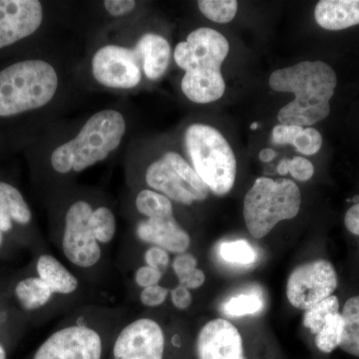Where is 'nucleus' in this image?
<instances>
[{"mask_svg": "<svg viewBox=\"0 0 359 359\" xmlns=\"http://www.w3.org/2000/svg\"><path fill=\"white\" fill-rule=\"evenodd\" d=\"M259 160L262 162L269 163L271 161H273L276 157V151L271 148H266L263 149V150L259 152Z\"/></svg>", "mask_w": 359, "mask_h": 359, "instance_id": "obj_40", "label": "nucleus"}, {"mask_svg": "<svg viewBox=\"0 0 359 359\" xmlns=\"http://www.w3.org/2000/svg\"><path fill=\"white\" fill-rule=\"evenodd\" d=\"M198 6L205 18L217 23L230 22L238 11L236 0H201Z\"/></svg>", "mask_w": 359, "mask_h": 359, "instance_id": "obj_28", "label": "nucleus"}, {"mask_svg": "<svg viewBox=\"0 0 359 359\" xmlns=\"http://www.w3.org/2000/svg\"><path fill=\"white\" fill-rule=\"evenodd\" d=\"M146 184L168 199L187 205L207 199L210 190L181 155L168 152L148 167Z\"/></svg>", "mask_w": 359, "mask_h": 359, "instance_id": "obj_9", "label": "nucleus"}, {"mask_svg": "<svg viewBox=\"0 0 359 359\" xmlns=\"http://www.w3.org/2000/svg\"><path fill=\"white\" fill-rule=\"evenodd\" d=\"M304 127L295 126V125H278L273 130V144L276 145H294L295 138L301 133Z\"/></svg>", "mask_w": 359, "mask_h": 359, "instance_id": "obj_34", "label": "nucleus"}, {"mask_svg": "<svg viewBox=\"0 0 359 359\" xmlns=\"http://www.w3.org/2000/svg\"><path fill=\"white\" fill-rule=\"evenodd\" d=\"M169 294V290L162 287V285H157L141 290L139 299L146 308H158L167 301Z\"/></svg>", "mask_w": 359, "mask_h": 359, "instance_id": "obj_31", "label": "nucleus"}, {"mask_svg": "<svg viewBox=\"0 0 359 359\" xmlns=\"http://www.w3.org/2000/svg\"><path fill=\"white\" fill-rule=\"evenodd\" d=\"M57 87V73L46 61L14 63L0 71V116L43 107L55 95Z\"/></svg>", "mask_w": 359, "mask_h": 359, "instance_id": "obj_5", "label": "nucleus"}, {"mask_svg": "<svg viewBox=\"0 0 359 359\" xmlns=\"http://www.w3.org/2000/svg\"><path fill=\"white\" fill-rule=\"evenodd\" d=\"M2 244H4V233L0 231V248H1Z\"/></svg>", "mask_w": 359, "mask_h": 359, "instance_id": "obj_43", "label": "nucleus"}, {"mask_svg": "<svg viewBox=\"0 0 359 359\" xmlns=\"http://www.w3.org/2000/svg\"><path fill=\"white\" fill-rule=\"evenodd\" d=\"M104 7L110 15L118 18V16H123L131 13L136 7V1L134 0H106L104 1Z\"/></svg>", "mask_w": 359, "mask_h": 359, "instance_id": "obj_37", "label": "nucleus"}, {"mask_svg": "<svg viewBox=\"0 0 359 359\" xmlns=\"http://www.w3.org/2000/svg\"><path fill=\"white\" fill-rule=\"evenodd\" d=\"M344 334V318L341 313H337L328 316L323 327L314 337V344L320 353H332L339 348Z\"/></svg>", "mask_w": 359, "mask_h": 359, "instance_id": "obj_24", "label": "nucleus"}, {"mask_svg": "<svg viewBox=\"0 0 359 359\" xmlns=\"http://www.w3.org/2000/svg\"><path fill=\"white\" fill-rule=\"evenodd\" d=\"M339 280L334 266L325 259H316L297 266L287 283V297L294 308L306 311L334 294Z\"/></svg>", "mask_w": 359, "mask_h": 359, "instance_id": "obj_12", "label": "nucleus"}, {"mask_svg": "<svg viewBox=\"0 0 359 359\" xmlns=\"http://www.w3.org/2000/svg\"><path fill=\"white\" fill-rule=\"evenodd\" d=\"M92 212L93 208L85 201L73 203L66 212L61 250L76 268H94L102 259V248L90 226Z\"/></svg>", "mask_w": 359, "mask_h": 359, "instance_id": "obj_11", "label": "nucleus"}, {"mask_svg": "<svg viewBox=\"0 0 359 359\" xmlns=\"http://www.w3.org/2000/svg\"><path fill=\"white\" fill-rule=\"evenodd\" d=\"M229 50L230 45L226 37L207 27L194 30L186 41L177 45L174 59L185 71L181 87L189 100L211 103L224 95L226 84L221 66Z\"/></svg>", "mask_w": 359, "mask_h": 359, "instance_id": "obj_2", "label": "nucleus"}, {"mask_svg": "<svg viewBox=\"0 0 359 359\" xmlns=\"http://www.w3.org/2000/svg\"><path fill=\"white\" fill-rule=\"evenodd\" d=\"M337 313H339V297L332 294L304 311L302 323L311 334L316 335L323 327L328 316Z\"/></svg>", "mask_w": 359, "mask_h": 359, "instance_id": "obj_25", "label": "nucleus"}, {"mask_svg": "<svg viewBox=\"0 0 359 359\" xmlns=\"http://www.w3.org/2000/svg\"><path fill=\"white\" fill-rule=\"evenodd\" d=\"M205 282V275L204 271L197 268L191 271L183 280H180L179 285H184L187 289L193 290L200 289Z\"/></svg>", "mask_w": 359, "mask_h": 359, "instance_id": "obj_38", "label": "nucleus"}, {"mask_svg": "<svg viewBox=\"0 0 359 359\" xmlns=\"http://www.w3.org/2000/svg\"><path fill=\"white\" fill-rule=\"evenodd\" d=\"M198 268V259L191 252H185L176 255L172 263V269L178 280H183L191 271Z\"/></svg>", "mask_w": 359, "mask_h": 359, "instance_id": "obj_33", "label": "nucleus"}, {"mask_svg": "<svg viewBox=\"0 0 359 359\" xmlns=\"http://www.w3.org/2000/svg\"><path fill=\"white\" fill-rule=\"evenodd\" d=\"M292 146L301 154L314 155L320 150L321 146H323V137L318 130L308 127L297 135Z\"/></svg>", "mask_w": 359, "mask_h": 359, "instance_id": "obj_29", "label": "nucleus"}, {"mask_svg": "<svg viewBox=\"0 0 359 359\" xmlns=\"http://www.w3.org/2000/svg\"><path fill=\"white\" fill-rule=\"evenodd\" d=\"M183 349V339L171 334L161 321L152 316L134 318L116 334L113 359H175Z\"/></svg>", "mask_w": 359, "mask_h": 359, "instance_id": "obj_8", "label": "nucleus"}, {"mask_svg": "<svg viewBox=\"0 0 359 359\" xmlns=\"http://www.w3.org/2000/svg\"><path fill=\"white\" fill-rule=\"evenodd\" d=\"M185 145L194 169L209 190L218 196L230 192L237 177V160L223 135L209 125H191Z\"/></svg>", "mask_w": 359, "mask_h": 359, "instance_id": "obj_7", "label": "nucleus"}, {"mask_svg": "<svg viewBox=\"0 0 359 359\" xmlns=\"http://www.w3.org/2000/svg\"><path fill=\"white\" fill-rule=\"evenodd\" d=\"M171 302L173 306L179 311H186L192 306L193 295L191 290L184 285H178L170 292Z\"/></svg>", "mask_w": 359, "mask_h": 359, "instance_id": "obj_36", "label": "nucleus"}, {"mask_svg": "<svg viewBox=\"0 0 359 359\" xmlns=\"http://www.w3.org/2000/svg\"><path fill=\"white\" fill-rule=\"evenodd\" d=\"M289 173L297 181H309L313 178L314 174L313 163L304 157H294L290 160Z\"/></svg>", "mask_w": 359, "mask_h": 359, "instance_id": "obj_35", "label": "nucleus"}, {"mask_svg": "<svg viewBox=\"0 0 359 359\" xmlns=\"http://www.w3.org/2000/svg\"><path fill=\"white\" fill-rule=\"evenodd\" d=\"M344 224L353 235L359 236V203L353 205L344 216Z\"/></svg>", "mask_w": 359, "mask_h": 359, "instance_id": "obj_39", "label": "nucleus"}, {"mask_svg": "<svg viewBox=\"0 0 359 359\" xmlns=\"http://www.w3.org/2000/svg\"><path fill=\"white\" fill-rule=\"evenodd\" d=\"M92 73L98 83L108 88H134L142 80L140 59L135 49L106 45L94 54Z\"/></svg>", "mask_w": 359, "mask_h": 359, "instance_id": "obj_13", "label": "nucleus"}, {"mask_svg": "<svg viewBox=\"0 0 359 359\" xmlns=\"http://www.w3.org/2000/svg\"><path fill=\"white\" fill-rule=\"evenodd\" d=\"M37 276L50 287L54 294L69 295L79 289V280L58 259L40 255L36 261Z\"/></svg>", "mask_w": 359, "mask_h": 359, "instance_id": "obj_19", "label": "nucleus"}, {"mask_svg": "<svg viewBox=\"0 0 359 359\" xmlns=\"http://www.w3.org/2000/svg\"><path fill=\"white\" fill-rule=\"evenodd\" d=\"M337 74L323 61H302L275 71L269 86L278 92H292L295 99L280 110L283 125L311 126L330 115V101L337 87Z\"/></svg>", "mask_w": 359, "mask_h": 359, "instance_id": "obj_1", "label": "nucleus"}, {"mask_svg": "<svg viewBox=\"0 0 359 359\" xmlns=\"http://www.w3.org/2000/svg\"><path fill=\"white\" fill-rule=\"evenodd\" d=\"M0 359H6V351L1 344H0Z\"/></svg>", "mask_w": 359, "mask_h": 359, "instance_id": "obj_42", "label": "nucleus"}, {"mask_svg": "<svg viewBox=\"0 0 359 359\" xmlns=\"http://www.w3.org/2000/svg\"><path fill=\"white\" fill-rule=\"evenodd\" d=\"M314 18L320 27L332 32L358 25L359 0H321Z\"/></svg>", "mask_w": 359, "mask_h": 359, "instance_id": "obj_17", "label": "nucleus"}, {"mask_svg": "<svg viewBox=\"0 0 359 359\" xmlns=\"http://www.w3.org/2000/svg\"><path fill=\"white\" fill-rule=\"evenodd\" d=\"M264 306L262 292L252 289L231 295L222 304L221 311L229 318H242L259 313L263 311Z\"/></svg>", "mask_w": 359, "mask_h": 359, "instance_id": "obj_22", "label": "nucleus"}, {"mask_svg": "<svg viewBox=\"0 0 359 359\" xmlns=\"http://www.w3.org/2000/svg\"><path fill=\"white\" fill-rule=\"evenodd\" d=\"M140 59L142 71L150 80H158L166 72L171 56V47L166 39L154 33H147L135 47Z\"/></svg>", "mask_w": 359, "mask_h": 359, "instance_id": "obj_16", "label": "nucleus"}, {"mask_svg": "<svg viewBox=\"0 0 359 359\" xmlns=\"http://www.w3.org/2000/svg\"><path fill=\"white\" fill-rule=\"evenodd\" d=\"M42 20L43 8L37 0H0V49L30 36Z\"/></svg>", "mask_w": 359, "mask_h": 359, "instance_id": "obj_14", "label": "nucleus"}, {"mask_svg": "<svg viewBox=\"0 0 359 359\" xmlns=\"http://www.w3.org/2000/svg\"><path fill=\"white\" fill-rule=\"evenodd\" d=\"M53 290L39 276H27L16 283L14 297L26 311L43 309L53 299Z\"/></svg>", "mask_w": 359, "mask_h": 359, "instance_id": "obj_20", "label": "nucleus"}, {"mask_svg": "<svg viewBox=\"0 0 359 359\" xmlns=\"http://www.w3.org/2000/svg\"><path fill=\"white\" fill-rule=\"evenodd\" d=\"M344 318V334L339 348L359 358V295L351 297L344 304L341 313Z\"/></svg>", "mask_w": 359, "mask_h": 359, "instance_id": "obj_21", "label": "nucleus"}, {"mask_svg": "<svg viewBox=\"0 0 359 359\" xmlns=\"http://www.w3.org/2000/svg\"><path fill=\"white\" fill-rule=\"evenodd\" d=\"M32 219V211L20 190L0 181V231L9 233L14 223L26 226Z\"/></svg>", "mask_w": 359, "mask_h": 359, "instance_id": "obj_18", "label": "nucleus"}, {"mask_svg": "<svg viewBox=\"0 0 359 359\" xmlns=\"http://www.w3.org/2000/svg\"><path fill=\"white\" fill-rule=\"evenodd\" d=\"M219 254L226 263L249 266L257 261V252L249 242L244 240L224 242L219 245Z\"/></svg>", "mask_w": 359, "mask_h": 359, "instance_id": "obj_27", "label": "nucleus"}, {"mask_svg": "<svg viewBox=\"0 0 359 359\" xmlns=\"http://www.w3.org/2000/svg\"><path fill=\"white\" fill-rule=\"evenodd\" d=\"M276 171L282 176H285V175L289 174L290 171V160L289 159H283L280 161V164L278 165V168H276Z\"/></svg>", "mask_w": 359, "mask_h": 359, "instance_id": "obj_41", "label": "nucleus"}, {"mask_svg": "<svg viewBox=\"0 0 359 359\" xmlns=\"http://www.w3.org/2000/svg\"><path fill=\"white\" fill-rule=\"evenodd\" d=\"M163 275L158 269L151 268L147 264L139 266L134 273V282L137 287L141 290L146 287H153V285H160L162 280Z\"/></svg>", "mask_w": 359, "mask_h": 359, "instance_id": "obj_32", "label": "nucleus"}, {"mask_svg": "<svg viewBox=\"0 0 359 359\" xmlns=\"http://www.w3.org/2000/svg\"><path fill=\"white\" fill-rule=\"evenodd\" d=\"M90 226L99 244L108 245L114 240L117 221L114 212L109 208L102 205L93 210L90 218Z\"/></svg>", "mask_w": 359, "mask_h": 359, "instance_id": "obj_26", "label": "nucleus"}, {"mask_svg": "<svg viewBox=\"0 0 359 359\" xmlns=\"http://www.w3.org/2000/svg\"><path fill=\"white\" fill-rule=\"evenodd\" d=\"M119 320L112 311L88 309L54 330L32 359H103L108 327Z\"/></svg>", "mask_w": 359, "mask_h": 359, "instance_id": "obj_4", "label": "nucleus"}, {"mask_svg": "<svg viewBox=\"0 0 359 359\" xmlns=\"http://www.w3.org/2000/svg\"><path fill=\"white\" fill-rule=\"evenodd\" d=\"M301 205V190L294 181L261 177L245 197V226L252 237H266L276 224L295 218Z\"/></svg>", "mask_w": 359, "mask_h": 359, "instance_id": "obj_6", "label": "nucleus"}, {"mask_svg": "<svg viewBox=\"0 0 359 359\" xmlns=\"http://www.w3.org/2000/svg\"><path fill=\"white\" fill-rule=\"evenodd\" d=\"M257 127H259V125H257V123H252V126H250V129L255 130V129H257Z\"/></svg>", "mask_w": 359, "mask_h": 359, "instance_id": "obj_44", "label": "nucleus"}, {"mask_svg": "<svg viewBox=\"0 0 359 359\" xmlns=\"http://www.w3.org/2000/svg\"><path fill=\"white\" fill-rule=\"evenodd\" d=\"M143 259L145 264L151 268L158 269L162 273L169 269L170 263H171L169 252L157 245H150L144 252Z\"/></svg>", "mask_w": 359, "mask_h": 359, "instance_id": "obj_30", "label": "nucleus"}, {"mask_svg": "<svg viewBox=\"0 0 359 359\" xmlns=\"http://www.w3.org/2000/svg\"><path fill=\"white\" fill-rule=\"evenodd\" d=\"M135 205L145 219L174 215L172 201L151 189H144L137 195Z\"/></svg>", "mask_w": 359, "mask_h": 359, "instance_id": "obj_23", "label": "nucleus"}, {"mask_svg": "<svg viewBox=\"0 0 359 359\" xmlns=\"http://www.w3.org/2000/svg\"><path fill=\"white\" fill-rule=\"evenodd\" d=\"M197 359H276L266 346L245 339L242 332L226 318L205 323L195 339Z\"/></svg>", "mask_w": 359, "mask_h": 359, "instance_id": "obj_10", "label": "nucleus"}, {"mask_svg": "<svg viewBox=\"0 0 359 359\" xmlns=\"http://www.w3.org/2000/svg\"><path fill=\"white\" fill-rule=\"evenodd\" d=\"M135 235L144 244L157 245L171 254L188 252L191 245L190 235L172 216L144 219L136 224Z\"/></svg>", "mask_w": 359, "mask_h": 359, "instance_id": "obj_15", "label": "nucleus"}, {"mask_svg": "<svg viewBox=\"0 0 359 359\" xmlns=\"http://www.w3.org/2000/svg\"><path fill=\"white\" fill-rule=\"evenodd\" d=\"M125 132L126 122L121 113L100 111L85 123L74 139L53 151L52 167L60 174L84 171L119 147Z\"/></svg>", "mask_w": 359, "mask_h": 359, "instance_id": "obj_3", "label": "nucleus"}]
</instances>
